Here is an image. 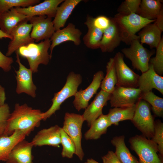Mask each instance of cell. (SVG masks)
Returning a JSON list of instances; mask_svg holds the SVG:
<instances>
[{
    "label": "cell",
    "instance_id": "1",
    "mask_svg": "<svg viewBox=\"0 0 163 163\" xmlns=\"http://www.w3.org/2000/svg\"><path fill=\"white\" fill-rule=\"evenodd\" d=\"M43 120V113L24 104H15L14 110L8 120L4 135L10 136L15 130L23 131L28 135L35 128L39 127Z\"/></svg>",
    "mask_w": 163,
    "mask_h": 163
},
{
    "label": "cell",
    "instance_id": "2",
    "mask_svg": "<svg viewBox=\"0 0 163 163\" xmlns=\"http://www.w3.org/2000/svg\"><path fill=\"white\" fill-rule=\"evenodd\" d=\"M113 18L119 30L121 41L128 45L134 40H139L136 33L147 24L155 21L144 18L134 13L128 15L117 13Z\"/></svg>",
    "mask_w": 163,
    "mask_h": 163
},
{
    "label": "cell",
    "instance_id": "3",
    "mask_svg": "<svg viewBox=\"0 0 163 163\" xmlns=\"http://www.w3.org/2000/svg\"><path fill=\"white\" fill-rule=\"evenodd\" d=\"M51 44V40L48 39L38 43H30L18 50L19 55L27 59L33 73L38 72L40 64H48L51 59L48 51Z\"/></svg>",
    "mask_w": 163,
    "mask_h": 163
},
{
    "label": "cell",
    "instance_id": "4",
    "mask_svg": "<svg viewBox=\"0 0 163 163\" xmlns=\"http://www.w3.org/2000/svg\"><path fill=\"white\" fill-rule=\"evenodd\" d=\"M131 149L139 158V163H163L158 155L157 145L151 139L136 135L129 140Z\"/></svg>",
    "mask_w": 163,
    "mask_h": 163
},
{
    "label": "cell",
    "instance_id": "5",
    "mask_svg": "<svg viewBox=\"0 0 163 163\" xmlns=\"http://www.w3.org/2000/svg\"><path fill=\"white\" fill-rule=\"evenodd\" d=\"M82 81V77L79 74L73 72H70L67 77L66 83L63 87L59 91L54 94L50 107L46 112L43 113V120H46L57 110H59L61 104L66 99L75 96Z\"/></svg>",
    "mask_w": 163,
    "mask_h": 163
},
{
    "label": "cell",
    "instance_id": "6",
    "mask_svg": "<svg viewBox=\"0 0 163 163\" xmlns=\"http://www.w3.org/2000/svg\"><path fill=\"white\" fill-rule=\"evenodd\" d=\"M150 105L145 101L140 99L136 104V107L132 123L149 139L153 136L154 131V119L152 115Z\"/></svg>",
    "mask_w": 163,
    "mask_h": 163
},
{
    "label": "cell",
    "instance_id": "7",
    "mask_svg": "<svg viewBox=\"0 0 163 163\" xmlns=\"http://www.w3.org/2000/svg\"><path fill=\"white\" fill-rule=\"evenodd\" d=\"M129 45V47L121 50L122 53L131 61L134 69L142 73L146 71L149 68L150 58L155 50L145 48L139 39L133 40Z\"/></svg>",
    "mask_w": 163,
    "mask_h": 163
},
{
    "label": "cell",
    "instance_id": "8",
    "mask_svg": "<svg viewBox=\"0 0 163 163\" xmlns=\"http://www.w3.org/2000/svg\"><path fill=\"white\" fill-rule=\"evenodd\" d=\"M85 120L82 115L74 113H65L63 125L64 131L72 139L75 147V154L82 161L84 156L81 145L82 129Z\"/></svg>",
    "mask_w": 163,
    "mask_h": 163
},
{
    "label": "cell",
    "instance_id": "9",
    "mask_svg": "<svg viewBox=\"0 0 163 163\" xmlns=\"http://www.w3.org/2000/svg\"><path fill=\"white\" fill-rule=\"evenodd\" d=\"M28 21L27 19L20 22L12 30L10 35L12 39L8 46L6 56H10L20 47L34 42L30 36L32 25Z\"/></svg>",
    "mask_w": 163,
    "mask_h": 163
},
{
    "label": "cell",
    "instance_id": "10",
    "mask_svg": "<svg viewBox=\"0 0 163 163\" xmlns=\"http://www.w3.org/2000/svg\"><path fill=\"white\" fill-rule=\"evenodd\" d=\"M113 58L117 78L116 86L138 88L139 75L127 65L124 61L123 54L118 52Z\"/></svg>",
    "mask_w": 163,
    "mask_h": 163
},
{
    "label": "cell",
    "instance_id": "11",
    "mask_svg": "<svg viewBox=\"0 0 163 163\" xmlns=\"http://www.w3.org/2000/svg\"><path fill=\"white\" fill-rule=\"evenodd\" d=\"M141 93L138 88L116 86L109 100L110 106L113 107H121L136 104L141 99Z\"/></svg>",
    "mask_w": 163,
    "mask_h": 163
},
{
    "label": "cell",
    "instance_id": "12",
    "mask_svg": "<svg viewBox=\"0 0 163 163\" xmlns=\"http://www.w3.org/2000/svg\"><path fill=\"white\" fill-rule=\"evenodd\" d=\"M16 62L18 64L19 69L15 71L17 82L16 92L17 94L25 93L32 97L36 96L37 87L34 84L32 78L33 71L28 69L21 62L18 50L15 51Z\"/></svg>",
    "mask_w": 163,
    "mask_h": 163
},
{
    "label": "cell",
    "instance_id": "13",
    "mask_svg": "<svg viewBox=\"0 0 163 163\" xmlns=\"http://www.w3.org/2000/svg\"><path fill=\"white\" fill-rule=\"evenodd\" d=\"M104 77L102 71H97L94 75L91 82L86 89L84 90L81 89L77 91L74 96L73 104L78 111L85 109L87 107L89 101L100 87Z\"/></svg>",
    "mask_w": 163,
    "mask_h": 163
},
{
    "label": "cell",
    "instance_id": "14",
    "mask_svg": "<svg viewBox=\"0 0 163 163\" xmlns=\"http://www.w3.org/2000/svg\"><path fill=\"white\" fill-rule=\"evenodd\" d=\"M29 21L32 25L30 36L36 42L50 39L55 31L52 18L46 16H34Z\"/></svg>",
    "mask_w": 163,
    "mask_h": 163
},
{
    "label": "cell",
    "instance_id": "15",
    "mask_svg": "<svg viewBox=\"0 0 163 163\" xmlns=\"http://www.w3.org/2000/svg\"><path fill=\"white\" fill-rule=\"evenodd\" d=\"M64 0H45L34 5L26 8H14L16 11L30 18L35 16L45 15L52 18L54 17L56 10L60 4Z\"/></svg>",
    "mask_w": 163,
    "mask_h": 163
},
{
    "label": "cell",
    "instance_id": "16",
    "mask_svg": "<svg viewBox=\"0 0 163 163\" xmlns=\"http://www.w3.org/2000/svg\"><path fill=\"white\" fill-rule=\"evenodd\" d=\"M82 32L76 28L72 23H69L67 26L62 29L55 31L50 39L51 44L50 47V58L54 48L57 46L67 41H71L76 46H79L81 43V36Z\"/></svg>",
    "mask_w": 163,
    "mask_h": 163
},
{
    "label": "cell",
    "instance_id": "17",
    "mask_svg": "<svg viewBox=\"0 0 163 163\" xmlns=\"http://www.w3.org/2000/svg\"><path fill=\"white\" fill-rule=\"evenodd\" d=\"M111 94L102 90L97 94L91 103L85 109L82 116L90 127L93 122L102 113L103 107L110 99Z\"/></svg>",
    "mask_w": 163,
    "mask_h": 163
},
{
    "label": "cell",
    "instance_id": "18",
    "mask_svg": "<svg viewBox=\"0 0 163 163\" xmlns=\"http://www.w3.org/2000/svg\"><path fill=\"white\" fill-rule=\"evenodd\" d=\"M138 86L142 93L152 91L155 89L163 94V77L155 72L153 65L150 63L148 69L139 75Z\"/></svg>",
    "mask_w": 163,
    "mask_h": 163
},
{
    "label": "cell",
    "instance_id": "19",
    "mask_svg": "<svg viewBox=\"0 0 163 163\" xmlns=\"http://www.w3.org/2000/svg\"><path fill=\"white\" fill-rule=\"evenodd\" d=\"M109 26L103 31L99 48L102 52H112L121 41L120 31L113 17L110 18Z\"/></svg>",
    "mask_w": 163,
    "mask_h": 163
},
{
    "label": "cell",
    "instance_id": "20",
    "mask_svg": "<svg viewBox=\"0 0 163 163\" xmlns=\"http://www.w3.org/2000/svg\"><path fill=\"white\" fill-rule=\"evenodd\" d=\"M58 125L39 131L31 142L34 146L48 145L58 147L61 144L60 129Z\"/></svg>",
    "mask_w": 163,
    "mask_h": 163
},
{
    "label": "cell",
    "instance_id": "21",
    "mask_svg": "<svg viewBox=\"0 0 163 163\" xmlns=\"http://www.w3.org/2000/svg\"><path fill=\"white\" fill-rule=\"evenodd\" d=\"M34 145L24 139L14 147L5 161L6 163H33L32 149Z\"/></svg>",
    "mask_w": 163,
    "mask_h": 163
},
{
    "label": "cell",
    "instance_id": "22",
    "mask_svg": "<svg viewBox=\"0 0 163 163\" xmlns=\"http://www.w3.org/2000/svg\"><path fill=\"white\" fill-rule=\"evenodd\" d=\"M82 1V0H65L57 7L54 18L52 21L55 31L64 27L74 9Z\"/></svg>",
    "mask_w": 163,
    "mask_h": 163
},
{
    "label": "cell",
    "instance_id": "23",
    "mask_svg": "<svg viewBox=\"0 0 163 163\" xmlns=\"http://www.w3.org/2000/svg\"><path fill=\"white\" fill-rule=\"evenodd\" d=\"M27 136L25 132L16 130L10 136L3 135L0 136V161H6L15 145L25 139Z\"/></svg>",
    "mask_w": 163,
    "mask_h": 163
},
{
    "label": "cell",
    "instance_id": "24",
    "mask_svg": "<svg viewBox=\"0 0 163 163\" xmlns=\"http://www.w3.org/2000/svg\"><path fill=\"white\" fill-rule=\"evenodd\" d=\"M28 18V16L18 12L14 8H12L0 14V29L5 33L10 35L15 27Z\"/></svg>",
    "mask_w": 163,
    "mask_h": 163
},
{
    "label": "cell",
    "instance_id": "25",
    "mask_svg": "<svg viewBox=\"0 0 163 163\" xmlns=\"http://www.w3.org/2000/svg\"><path fill=\"white\" fill-rule=\"evenodd\" d=\"M152 23L144 26L138 35L140 43L148 45L151 49L157 47L161 39L162 32L154 23Z\"/></svg>",
    "mask_w": 163,
    "mask_h": 163
},
{
    "label": "cell",
    "instance_id": "26",
    "mask_svg": "<svg viewBox=\"0 0 163 163\" xmlns=\"http://www.w3.org/2000/svg\"><path fill=\"white\" fill-rule=\"evenodd\" d=\"M93 18L89 15L87 16L84 24L87 26L88 31L83 37V40L87 48L96 49L99 48L103 31L94 26L93 23Z\"/></svg>",
    "mask_w": 163,
    "mask_h": 163
},
{
    "label": "cell",
    "instance_id": "27",
    "mask_svg": "<svg viewBox=\"0 0 163 163\" xmlns=\"http://www.w3.org/2000/svg\"><path fill=\"white\" fill-rule=\"evenodd\" d=\"M123 135L113 138L111 143L115 148L114 152L121 163H139L137 159L130 153L125 142Z\"/></svg>",
    "mask_w": 163,
    "mask_h": 163
},
{
    "label": "cell",
    "instance_id": "28",
    "mask_svg": "<svg viewBox=\"0 0 163 163\" xmlns=\"http://www.w3.org/2000/svg\"><path fill=\"white\" fill-rule=\"evenodd\" d=\"M111 125L107 115L102 114L93 122L85 133V138L87 140L97 139L106 133L108 128Z\"/></svg>",
    "mask_w": 163,
    "mask_h": 163
},
{
    "label": "cell",
    "instance_id": "29",
    "mask_svg": "<svg viewBox=\"0 0 163 163\" xmlns=\"http://www.w3.org/2000/svg\"><path fill=\"white\" fill-rule=\"evenodd\" d=\"M136 107V104L133 105L110 108L107 114L110 123L112 125L118 126L120 122L132 120Z\"/></svg>",
    "mask_w": 163,
    "mask_h": 163
},
{
    "label": "cell",
    "instance_id": "30",
    "mask_svg": "<svg viewBox=\"0 0 163 163\" xmlns=\"http://www.w3.org/2000/svg\"><path fill=\"white\" fill-rule=\"evenodd\" d=\"M159 0H142L137 14L142 17L149 20H156L163 5Z\"/></svg>",
    "mask_w": 163,
    "mask_h": 163
},
{
    "label": "cell",
    "instance_id": "31",
    "mask_svg": "<svg viewBox=\"0 0 163 163\" xmlns=\"http://www.w3.org/2000/svg\"><path fill=\"white\" fill-rule=\"evenodd\" d=\"M106 74L102 80L100 87L102 90L111 94L114 90L117 82V74L114 59L111 58L106 66Z\"/></svg>",
    "mask_w": 163,
    "mask_h": 163
},
{
    "label": "cell",
    "instance_id": "32",
    "mask_svg": "<svg viewBox=\"0 0 163 163\" xmlns=\"http://www.w3.org/2000/svg\"><path fill=\"white\" fill-rule=\"evenodd\" d=\"M140 99L148 102L152 106L155 116L163 117V98L155 94L152 91L142 93Z\"/></svg>",
    "mask_w": 163,
    "mask_h": 163
},
{
    "label": "cell",
    "instance_id": "33",
    "mask_svg": "<svg viewBox=\"0 0 163 163\" xmlns=\"http://www.w3.org/2000/svg\"><path fill=\"white\" fill-rule=\"evenodd\" d=\"M39 0H0V14L17 7L26 8L40 3Z\"/></svg>",
    "mask_w": 163,
    "mask_h": 163
},
{
    "label": "cell",
    "instance_id": "34",
    "mask_svg": "<svg viewBox=\"0 0 163 163\" xmlns=\"http://www.w3.org/2000/svg\"><path fill=\"white\" fill-rule=\"evenodd\" d=\"M61 144L62 149L61 153L62 157L72 158L75 154V147L72 139L64 131L60 129Z\"/></svg>",
    "mask_w": 163,
    "mask_h": 163
},
{
    "label": "cell",
    "instance_id": "35",
    "mask_svg": "<svg viewBox=\"0 0 163 163\" xmlns=\"http://www.w3.org/2000/svg\"><path fill=\"white\" fill-rule=\"evenodd\" d=\"M156 48L155 56L150 59L149 63L153 66L155 72L159 75H163V38Z\"/></svg>",
    "mask_w": 163,
    "mask_h": 163
},
{
    "label": "cell",
    "instance_id": "36",
    "mask_svg": "<svg viewBox=\"0 0 163 163\" xmlns=\"http://www.w3.org/2000/svg\"><path fill=\"white\" fill-rule=\"evenodd\" d=\"M151 139L157 145L158 155L163 162V123L159 120L155 121L154 135Z\"/></svg>",
    "mask_w": 163,
    "mask_h": 163
},
{
    "label": "cell",
    "instance_id": "37",
    "mask_svg": "<svg viewBox=\"0 0 163 163\" xmlns=\"http://www.w3.org/2000/svg\"><path fill=\"white\" fill-rule=\"evenodd\" d=\"M141 1V0H125L118 7L117 13L123 15H128L133 13L137 14Z\"/></svg>",
    "mask_w": 163,
    "mask_h": 163
},
{
    "label": "cell",
    "instance_id": "38",
    "mask_svg": "<svg viewBox=\"0 0 163 163\" xmlns=\"http://www.w3.org/2000/svg\"><path fill=\"white\" fill-rule=\"evenodd\" d=\"M10 114V107L7 104L0 107V136L4 135Z\"/></svg>",
    "mask_w": 163,
    "mask_h": 163
},
{
    "label": "cell",
    "instance_id": "39",
    "mask_svg": "<svg viewBox=\"0 0 163 163\" xmlns=\"http://www.w3.org/2000/svg\"><path fill=\"white\" fill-rule=\"evenodd\" d=\"M93 23L94 27L104 31L110 24V18L104 15H99L96 18H93Z\"/></svg>",
    "mask_w": 163,
    "mask_h": 163
},
{
    "label": "cell",
    "instance_id": "40",
    "mask_svg": "<svg viewBox=\"0 0 163 163\" xmlns=\"http://www.w3.org/2000/svg\"><path fill=\"white\" fill-rule=\"evenodd\" d=\"M13 62L12 58L5 55L0 50V68L5 72H8L11 69V65Z\"/></svg>",
    "mask_w": 163,
    "mask_h": 163
},
{
    "label": "cell",
    "instance_id": "41",
    "mask_svg": "<svg viewBox=\"0 0 163 163\" xmlns=\"http://www.w3.org/2000/svg\"><path fill=\"white\" fill-rule=\"evenodd\" d=\"M101 158L103 163H121L114 152L112 151H108Z\"/></svg>",
    "mask_w": 163,
    "mask_h": 163
},
{
    "label": "cell",
    "instance_id": "42",
    "mask_svg": "<svg viewBox=\"0 0 163 163\" xmlns=\"http://www.w3.org/2000/svg\"><path fill=\"white\" fill-rule=\"evenodd\" d=\"M154 24L162 31H163V8L157 16Z\"/></svg>",
    "mask_w": 163,
    "mask_h": 163
},
{
    "label": "cell",
    "instance_id": "43",
    "mask_svg": "<svg viewBox=\"0 0 163 163\" xmlns=\"http://www.w3.org/2000/svg\"><path fill=\"white\" fill-rule=\"evenodd\" d=\"M6 99L5 88L0 85V107L5 104Z\"/></svg>",
    "mask_w": 163,
    "mask_h": 163
},
{
    "label": "cell",
    "instance_id": "44",
    "mask_svg": "<svg viewBox=\"0 0 163 163\" xmlns=\"http://www.w3.org/2000/svg\"><path fill=\"white\" fill-rule=\"evenodd\" d=\"M8 38L11 40L12 39L11 36L6 34L2 31L0 29V39L2 38Z\"/></svg>",
    "mask_w": 163,
    "mask_h": 163
},
{
    "label": "cell",
    "instance_id": "45",
    "mask_svg": "<svg viewBox=\"0 0 163 163\" xmlns=\"http://www.w3.org/2000/svg\"><path fill=\"white\" fill-rule=\"evenodd\" d=\"M85 163H100L92 158L88 159Z\"/></svg>",
    "mask_w": 163,
    "mask_h": 163
}]
</instances>
